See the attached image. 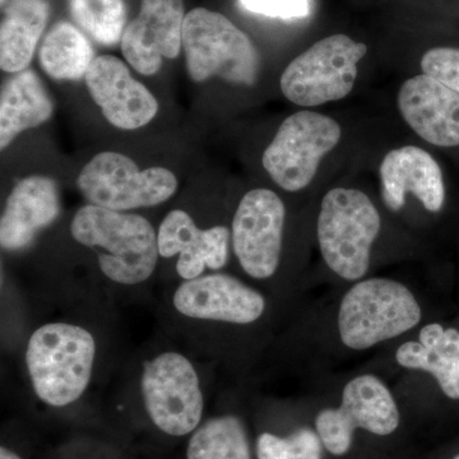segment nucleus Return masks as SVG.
I'll return each mask as SVG.
<instances>
[{
    "label": "nucleus",
    "mask_w": 459,
    "mask_h": 459,
    "mask_svg": "<svg viewBox=\"0 0 459 459\" xmlns=\"http://www.w3.org/2000/svg\"><path fill=\"white\" fill-rule=\"evenodd\" d=\"M54 105L44 84L30 69L4 84L0 98V147L5 150L21 133L47 123Z\"/></svg>",
    "instance_id": "20"
},
{
    "label": "nucleus",
    "mask_w": 459,
    "mask_h": 459,
    "mask_svg": "<svg viewBox=\"0 0 459 459\" xmlns=\"http://www.w3.org/2000/svg\"><path fill=\"white\" fill-rule=\"evenodd\" d=\"M367 53V45L342 33L322 39L287 65L281 75V91L289 101L303 108L342 100L352 92L359 62Z\"/></svg>",
    "instance_id": "6"
},
{
    "label": "nucleus",
    "mask_w": 459,
    "mask_h": 459,
    "mask_svg": "<svg viewBox=\"0 0 459 459\" xmlns=\"http://www.w3.org/2000/svg\"><path fill=\"white\" fill-rule=\"evenodd\" d=\"M186 459H252L243 422L231 415L208 420L190 437Z\"/></svg>",
    "instance_id": "23"
},
{
    "label": "nucleus",
    "mask_w": 459,
    "mask_h": 459,
    "mask_svg": "<svg viewBox=\"0 0 459 459\" xmlns=\"http://www.w3.org/2000/svg\"><path fill=\"white\" fill-rule=\"evenodd\" d=\"M231 232L226 226L198 228L193 217L183 210L166 214L157 231L161 258L178 256V276L189 281L204 276L205 271H220L229 261Z\"/></svg>",
    "instance_id": "15"
},
{
    "label": "nucleus",
    "mask_w": 459,
    "mask_h": 459,
    "mask_svg": "<svg viewBox=\"0 0 459 459\" xmlns=\"http://www.w3.org/2000/svg\"><path fill=\"white\" fill-rule=\"evenodd\" d=\"M171 301L179 316L197 322L247 325L261 319L265 312L261 292L226 273L181 281Z\"/></svg>",
    "instance_id": "12"
},
{
    "label": "nucleus",
    "mask_w": 459,
    "mask_h": 459,
    "mask_svg": "<svg viewBox=\"0 0 459 459\" xmlns=\"http://www.w3.org/2000/svg\"><path fill=\"white\" fill-rule=\"evenodd\" d=\"M400 425V411L394 395L379 377L361 376L347 383L338 409L323 410L316 428L323 446L334 455L351 448L356 429L385 437Z\"/></svg>",
    "instance_id": "10"
},
{
    "label": "nucleus",
    "mask_w": 459,
    "mask_h": 459,
    "mask_svg": "<svg viewBox=\"0 0 459 459\" xmlns=\"http://www.w3.org/2000/svg\"><path fill=\"white\" fill-rule=\"evenodd\" d=\"M322 440L310 429H300L287 437L271 433L256 440L258 459H322Z\"/></svg>",
    "instance_id": "25"
},
{
    "label": "nucleus",
    "mask_w": 459,
    "mask_h": 459,
    "mask_svg": "<svg viewBox=\"0 0 459 459\" xmlns=\"http://www.w3.org/2000/svg\"><path fill=\"white\" fill-rule=\"evenodd\" d=\"M4 2H5V0H2V4H3V3H4Z\"/></svg>",
    "instance_id": "30"
},
{
    "label": "nucleus",
    "mask_w": 459,
    "mask_h": 459,
    "mask_svg": "<svg viewBox=\"0 0 459 459\" xmlns=\"http://www.w3.org/2000/svg\"><path fill=\"white\" fill-rule=\"evenodd\" d=\"M421 69L424 74L459 92V49L435 48L427 51Z\"/></svg>",
    "instance_id": "26"
},
{
    "label": "nucleus",
    "mask_w": 459,
    "mask_h": 459,
    "mask_svg": "<svg viewBox=\"0 0 459 459\" xmlns=\"http://www.w3.org/2000/svg\"><path fill=\"white\" fill-rule=\"evenodd\" d=\"M453 459H459V455H455V458H453Z\"/></svg>",
    "instance_id": "29"
},
{
    "label": "nucleus",
    "mask_w": 459,
    "mask_h": 459,
    "mask_svg": "<svg viewBox=\"0 0 459 459\" xmlns=\"http://www.w3.org/2000/svg\"><path fill=\"white\" fill-rule=\"evenodd\" d=\"M60 213L56 181L32 175L18 181L8 195L0 219V246L5 252H20L31 246L41 230L49 228Z\"/></svg>",
    "instance_id": "18"
},
{
    "label": "nucleus",
    "mask_w": 459,
    "mask_h": 459,
    "mask_svg": "<svg viewBox=\"0 0 459 459\" xmlns=\"http://www.w3.org/2000/svg\"><path fill=\"white\" fill-rule=\"evenodd\" d=\"M285 217L282 199L270 189H253L241 198L231 244L238 264L252 279H271L279 270Z\"/></svg>",
    "instance_id": "11"
},
{
    "label": "nucleus",
    "mask_w": 459,
    "mask_h": 459,
    "mask_svg": "<svg viewBox=\"0 0 459 459\" xmlns=\"http://www.w3.org/2000/svg\"><path fill=\"white\" fill-rule=\"evenodd\" d=\"M45 74L56 81H80L92 65L93 49L90 41L72 23L57 22L45 36L39 51Z\"/></svg>",
    "instance_id": "22"
},
{
    "label": "nucleus",
    "mask_w": 459,
    "mask_h": 459,
    "mask_svg": "<svg viewBox=\"0 0 459 459\" xmlns=\"http://www.w3.org/2000/svg\"><path fill=\"white\" fill-rule=\"evenodd\" d=\"M186 20L183 0H142L138 17L124 30L120 48L138 74L153 75L164 59H175L183 48Z\"/></svg>",
    "instance_id": "13"
},
{
    "label": "nucleus",
    "mask_w": 459,
    "mask_h": 459,
    "mask_svg": "<svg viewBox=\"0 0 459 459\" xmlns=\"http://www.w3.org/2000/svg\"><path fill=\"white\" fill-rule=\"evenodd\" d=\"M247 11L281 20H299L310 14L309 0H238Z\"/></svg>",
    "instance_id": "27"
},
{
    "label": "nucleus",
    "mask_w": 459,
    "mask_h": 459,
    "mask_svg": "<svg viewBox=\"0 0 459 459\" xmlns=\"http://www.w3.org/2000/svg\"><path fill=\"white\" fill-rule=\"evenodd\" d=\"M380 183L383 202L394 212L403 208L409 193L429 212H439L446 202L442 169L420 147L404 146L386 153L380 165Z\"/></svg>",
    "instance_id": "17"
},
{
    "label": "nucleus",
    "mask_w": 459,
    "mask_h": 459,
    "mask_svg": "<svg viewBox=\"0 0 459 459\" xmlns=\"http://www.w3.org/2000/svg\"><path fill=\"white\" fill-rule=\"evenodd\" d=\"M96 355L98 343L89 329L69 322L45 323L26 344L32 391L48 406H71L89 389Z\"/></svg>",
    "instance_id": "2"
},
{
    "label": "nucleus",
    "mask_w": 459,
    "mask_h": 459,
    "mask_svg": "<svg viewBox=\"0 0 459 459\" xmlns=\"http://www.w3.org/2000/svg\"><path fill=\"white\" fill-rule=\"evenodd\" d=\"M77 186L89 204L129 212L165 204L177 193L178 179L168 169L141 170L128 156L107 151L84 165Z\"/></svg>",
    "instance_id": "8"
},
{
    "label": "nucleus",
    "mask_w": 459,
    "mask_h": 459,
    "mask_svg": "<svg viewBox=\"0 0 459 459\" xmlns=\"http://www.w3.org/2000/svg\"><path fill=\"white\" fill-rule=\"evenodd\" d=\"M84 81L105 119L123 131L147 126L159 111L155 96L132 77L128 66L119 57H95Z\"/></svg>",
    "instance_id": "14"
},
{
    "label": "nucleus",
    "mask_w": 459,
    "mask_h": 459,
    "mask_svg": "<svg viewBox=\"0 0 459 459\" xmlns=\"http://www.w3.org/2000/svg\"><path fill=\"white\" fill-rule=\"evenodd\" d=\"M341 137L336 120L316 111H299L281 124L263 153V168L280 188L299 192L312 183L323 157L336 148Z\"/></svg>",
    "instance_id": "9"
},
{
    "label": "nucleus",
    "mask_w": 459,
    "mask_h": 459,
    "mask_svg": "<svg viewBox=\"0 0 459 459\" xmlns=\"http://www.w3.org/2000/svg\"><path fill=\"white\" fill-rule=\"evenodd\" d=\"M404 122L428 143L459 146V92L429 77L415 75L402 84L397 98Z\"/></svg>",
    "instance_id": "16"
},
{
    "label": "nucleus",
    "mask_w": 459,
    "mask_h": 459,
    "mask_svg": "<svg viewBox=\"0 0 459 459\" xmlns=\"http://www.w3.org/2000/svg\"><path fill=\"white\" fill-rule=\"evenodd\" d=\"M75 22L102 45L122 41L126 30L124 0H68Z\"/></svg>",
    "instance_id": "24"
},
{
    "label": "nucleus",
    "mask_w": 459,
    "mask_h": 459,
    "mask_svg": "<svg viewBox=\"0 0 459 459\" xmlns=\"http://www.w3.org/2000/svg\"><path fill=\"white\" fill-rule=\"evenodd\" d=\"M380 228V214L364 192L347 188L329 190L320 204L318 217L323 259L341 279H362L369 271L371 247Z\"/></svg>",
    "instance_id": "4"
},
{
    "label": "nucleus",
    "mask_w": 459,
    "mask_h": 459,
    "mask_svg": "<svg viewBox=\"0 0 459 459\" xmlns=\"http://www.w3.org/2000/svg\"><path fill=\"white\" fill-rule=\"evenodd\" d=\"M421 307L397 281H360L343 296L338 312L341 341L352 350H368L419 325Z\"/></svg>",
    "instance_id": "5"
},
{
    "label": "nucleus",
    "mask_w": 459,
    "mask_h": 459,
    "mask_svg": "<svg viewBox=\"0 0 459 459\" xmlns=\"http://www.w3.org/2000/svg\"><path fill=\"white\" fill-rule=\"evenodd\" d=\"M47 0H12L0 26V68L20 74L31 63L47 27Z\"/></svg>",
    "instance_id": "21"
},
{
    "label": "nucleus",
    "mask_w": 459,
    "mask_h": 459,
    "mask_svg": "<svg viewBox=\"0 0 459 459\" xmlns=\"http://www.w3.org/2000/svg\"><path fill=\"white\" fill-rule=\"evenodd\" d=\"M141 394L148 418L162 433H195L204 416V397L195 364L178 351L157 353L143 362Z\"/></svg>",
    "instance_id": "7"
},
{
    "label": "nucleus",
    "mask_w": 459,
    "mask_h": 459,
    "mask_svg": "<svg viewBox=\"0 0 459 459\" xmlns=\"http://www.w3.org/2000/svg\"><path fill=\"white\" fill-rule=\"evenodd\" d=\"M419 342L402 344L395 360L411 370L428 371L446 397L459 400V332L437 323L420 331Z\"/></svg>",
    "instance_id": "19"
},
{
    "label": "nucleus",
    "mask_w": 459,
    "mask_h": 459,
    "mask_svg": "<svg viewBox=\"0 0 459 459\" xmlns=\"http://www.w3.org/2000/svg\"><path fill=\"white\" fill-rule=\"evenodd\" d=\"M0 459H22L20 455H17L16 453L12 452L11 449L5 448V446H2L0 449Z\"/></svg>",
    "instance_id": "28"
},
{
    "label": "nucleus",
    "mask_w": 459,
    "mask_h": 459,
    "mask_svg": "<svg viewBox=\"0 0 459 459\" xmlns=\"http://www.w3.org/2000/svg\"><path fill=\"white\" fill-rule=\"evenodd\" d=\"M186 71L195 82L212 77L237 86H255L261 59L255 44L228 17L205 8L192 9L183 25Z\"/></svg>",
    "instance_id": "3"
},
{
    "label": "nucleus",
    "mask_w": 459,
    "mask_h": 459,
    "mask_svg": "<svg viewBox=\"0 0 459 459\" xmlns=\"http://www.w3.org/2000/svg\"><path fill=\"white\" fill-rule=\"evenodd\" d=\"M72 238L95 252L100 271L119 286H140L155 273L157 231L146 217L86 204L71 222Z\"/></svg>",
    "instance_id": "1"
}]
</instances>
